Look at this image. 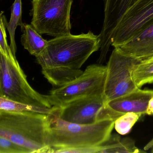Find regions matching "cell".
Returning a JSON list of instances; mask_svg holds the SVG:
<instances>
[{"mask_svg":"<svg viewBox=\"0 0 153 153\" xmlns=\"http://www.w3.org/2000/svg\"><path fill=\"white\" fill-rule=\"evenodd\" d=\"M49 117L47 141L51 153L58 149L101 146L111 137L115 122L102 120L88 125L71 123L60 118L53 108Z\"/></svg>","mask_w":153,"mask_h":153,"instance_id":"6da1fadb","label":"cell"},{"mask_svg":"<svg viewBox=\"0 0 153 153\" xmlns=\"http://www.w3.org/2000/svg\"><path fill=\"white\" fill-rule=\"evenodd\" d=\"M101 47L100 35L91 31L74 35L70 33L48 41L46 48L36 57L42 68H63L80 69L89 57Z\"/></svg>","mask_w":153,"mask_h":153,"instance_id":"7a4b0ae2","label":"cell"},{"mask_svg":"<svg viewBox=\"0 0 153 153\" xmlns=\"http://www.w3.org/2000/svg\"><path fill=\"white\" fill-rule=\"evenodd\" d=\"M49 114L0 110V137L8 139L32 153H51L47 141Z\"/></svg>","mask_w":153,"mask_h":153,"instance_id":"3957f363","label":"cell"},{"mask_svg":"<svg viewBox=\"0 0 153 153\" xmlns=\"http://www.w3.org/2000/svg\"><path fill=\"white\" fill-rule=\"evenodd\" d=\"M0 97L42 108H51L47 95L28 83L18 61L0 53Z\"/></svg>","mask_w":153,"mask_h":153,"instance_id":"277c9868","label":"cell"},{"mask_svg":"<svg viewBox=\"0 0 153 153\" xmlns=\"http://www.w3.org/2000/svg\"><path fill=\"white\" fill-rule=\"evenodd\" d=\"M106 66L89 65L81 75L69 83L53 88L47 95L52 106L61 107L85 97L103 94Z\"/></svg>","mask_w":153,"mask_h":153,"instance_id":"5b68a950","label":"cell"},{"mask_svg":"<svg viewBox=\"0 0 153 153\" xmlns=\"http://www.w3.org/2000/svg\"><path fill=\"white\" fill-rule=\"evenodd\" d=\"M73 0H33L31 25L40 34L60 36L70 33Z\"/></svg>","mask_w":153,"mask_h":153,"instance_id":"8992f818","label":"cell"},{"mask_svg":"<svg viewBox=\"0 0 153 153\" xmlns=\"http://www.w3.org/2000/svg\"><path fill=\"white\" fill-rule=\"evenodd\" d=\"M142 61L114 48L106 66L103 92L105 104L139 88L133 80L132 74L136 65Z\"/></svg>","mask_w":153,"mask_h":153,"instance_id":"52a82bcc","label":"cell"},{"mask_svg":"<svg viewBox=\"0 0 153 153\" xmlns=\"http://www.w3.org/2000/svg\"><path fill=\"white\" fill-rule=\"evenodd\" d=\"M153 24V0H138L126 10L112 33L110 45L119 47Z\"/></svg>","mask_w":153,"mask_h":153,"instance_id":"ba28073f","label":"cell"},{"mask_svg":"<svg viewBox=\"0 0 153 153\" xmlns=\"http://www.w3.org/2000/svg\"><path fill=\"white\" fill-rule=\"evenodd\" d=\"M104 104L103 94H97L78 98L61 107L53 108L57 115L65 121L88 125L98 121Z\"/></svg>","mask_w":153,"mask_h":153,"instance_id":"9c48e42d","label":"cell"},{"mask_svg":"<svg viewBox=\"0 0 153 153\" xmlns=\"http://www.w3.org/2000/svg\"><path fill=\"white\" fill-rule=\"evenodd\" d=\"M153 97V90L140 88L107 102L101 109L98 120H112L129 112L146 114L148 105Z\"/></svg>","mask_w":153,"mask_h":153,"instance_id":"30bf717a","label":"cell"},{"mask_svg":"<svg viewBox=\"0 0 153 153\" xmlns=\"http://www.w3.org/2000/svg\"><path fill=\"white\" fill-rule=\"evenodd\" d=\"M138 0H105L104 20L100 34L101 51H108L112 33L126 10Z\"/></svg>","mask_w":153,"mask_h":153,"instance_id":"8fae6325","label":"cell"},{"mask_svg":"<svg viewBox=\"0 0 153 153\" xmlns=\"http://www.w3.org/2000/svg\"><path fill=\"white\" fill-rule=\"evenodd\" d=\"M123 53L142 60L153 56V24L122 45L116 47Z\"/></svg>","mask_w":153,"mask_h":153,"instance_id":"7c38bea8","label":"cell"},{"mask_svg":"<svg viewBox=\"0 0 153 153\" xmlns=\"http://www.w3.org/2000/svg\"><path fill=\"white\" fill-rule=\"evenodd\" d=\"M21 28L23 32L22 45L31 55L38 57L46 48L48 41L42 38L32 25L24 24Z\"/></svg>","mask_w":153,"mask_h":153,"instance_id":"4fadbf2b","label":"cell"},{"mask_svg":"<svg viewBox=\"0 0 153 153\" xmlns=\"http://www.w3.org/2000/svg\"><path fill=\"white\" fill-rule=\"evenodd\" d=\"M83 71L81 69L63 68L42 69L43 75L54 88L69 83L79 76Z\"/></svg>","mask_w":153,"mask_h":153,"instance_id":"5bb4252c","label":"cell"},{"mask_svg":"<svg viewBox=\"0 0 153 153\" xmlns=\"http://www.w3.org/2000/svg\"><path fill=\"white\" fill-rule=\"evenodd\" d=\"M145 153L138 148L135 142L129 138L123 139L118 135H111L105 143L100 146L99 153Z\"/></svg>","mask_w":153,"mask_h":153,"instance_id":"9a60e30c","label":"cell"},{"mask_svg":"<svg viewBox=\"0 0 153 153\" xmlns=\"http://www.w3.org/2000/svg\"><path fill=\"white\" fill-rule=\"evenodd\" d=\"M132 78L139 88L147 84H153V57L142 60L136 65Z\"/></svg>","mask_w":153,"mask_h":153,"instance_id":"2e32d148","label":"cell"},{"mask_svg":"<svg viewBox=\"0 0 153 153\" xmlns=\"http://www.w3.org/2000/svg\"><path fill=\"white\" fill-rule=\"evenodd\" d=\"M22 0H15L11 10V17L6 27L9 33L10 37V47L13 54L16 56L17 48L15 41V33L18 26L22 27L24 23L22 20Z\"/></svg>","mask_w":153,"mask_h":153,"instance_id":"e0dca14e","label":"cell"},{"mask_svg":"<svg viewBox=\"0 0 153 153\" xmlns=\"http://www.w3.org/2000/svg\"><path fill=\"white\" fill-rule=\"evenodd\" d=\"M0 110L7 111L34 112L49 114L52 111L53 108L37 107L0 97Z\"/></svg>","mask_w":153,"mask_h":153,"instance_id":"ac0fdd59","label":"cell"},{"mask_svg":"<svg viewBox=\"0 0 153 153\" xmlns=\"http://www.w3.org/2000/svg\"><path fill=\"white\" fill-rule=\"evenodd\" d=\"M141 116V114L134 112H129L121 115L114 122L115 130L120 135L128 134Z\"/></svg>","mask_w":153,"mask_h":153,"instance_id":"d6986e66","label":"cell"},{"mask_svg":"<svg viewBox=\"0 0 153 153\" xmlns=\"http://www.w3.org/2000/svg\"><path fill=\"white\" fill-rule=\"evenodd\" d=\"M0 20V29H1V39H0V53L4 54L5 56L11 59H16V56L13 54L10 45L8 44L6 33V25L7 21L4 12L1 11Z\"/></svg>","mask_w":153,"mask_h":153,"instance_id":"ffe728a7","label":"cell"},{"mask_svg":"<svg viewBox=\"0 0 153 153\" xmlns=\"http://www.w3.org/2000/svg\"><path fill=\"white\" fill-rule=\"evenodd\" d=\"M0 153H32L29 149L8 139L0 137Z\"/></svg>","mask_w":153,"mask_h":153,"instance_id":"44dd1931","label":"cell"},{"mask_svg":"<svg viewBox=\"0 0 153 153\" xmlns=\"http://www.w3.org/2000/svg\"><path fill=\"white\" fill-rule=\"evenodd\" d=\"M146 114L153 115V97L149 102L147 109Z\"/></svg>","mask_w":153,"mask_h":153,"instance_id":"7402d4cb","label":"cell"},{"mask_svg":"<svg viewBox=\"0 0 153 153\" xmlns=\"http://www.w3.org/2000/svg\"><path fill=\"white\" fill-rule=\"evenodd\" d=\"M144 149L145 150L150 149L151 153H153V138L144 147Z\"/></svg>","mask_w":153,"mask_h":153,"instance_id":"603a6c76","label":"cell"},{"mask_svg":"<svg viewBox=\"0 0 153 153\" xmlns=\"http://www.w3.org/2000/svg\"></svg>","mask_w":153,"mask_h":153,"instance_id":"cb8c5ba5","label":"cell"}]
</instances>
